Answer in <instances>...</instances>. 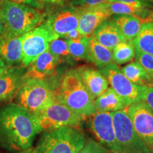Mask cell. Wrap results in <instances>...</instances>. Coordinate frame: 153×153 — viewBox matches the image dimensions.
Here are the masks:
<instances>
[{"label": "cell", "mask_w": 153, "mask_h": 153, "mask_svg": "<svg viewBox=\"0 0 153 153\" xmlns=\"http://www.w3.org/2000/svg\"><path fill=\"white\" fill-rule=\"evenodd\" d=\"M42 131L34 115L10 102L0 106V149L19 153L31 148Z\"/></svg>", "instance_id": "cell-1"}, {"label": "cell", "mask_w": 153, "mask_h": 153, "mask_svg": "<svg viewBox=\"0 0 153 153\" xmlns=\"http://www.w3.org/2000/svg\"><path fill=\"white\" fill-rule=\"evenodd\" d=\"M55 99L65 105L83 119L97 112L94 99L84 85L77 70L70 69L63 74L60 83L55 90Z\"/></svg>", "instance_id": "cell-2"}, {"label": "cell", "mask_w": 153, "mask_h": 153, "mask_svg": "<svg viewBox=\"0 0 153 153\" xmlns=\"http://www.w3.org/2000/svg\"><path fill=\"white\" fill-rule=\"evenodd\" d=\"M1 11L5 23V32L14 36H22L37 27L45 20V14L30 6L1 0Z\"/></svg>", "instance_id": "cell-3"}, {"label": "cell", "mask_w": 153, "mask_h": 153, "mask_svg": "<svg viewBox=\"0 0 153 153\" xmlns=\"http://www.w3.org/2000/svg\"><path fill=\"white\" fill-rule=\"evenodd\" d=\"M86 140L79 128L63 126L44 131L34 150L38 153H78Z\"/></svg>", "instance_id": "cell-4"}, {"label": "cell", "mask_w": 153, "mask_h": 153, "mask_svg": "<svg viewBox=\"0 0 153 153\" xmlns=\"http://www.w3.org/2000/svg\"><path fill=\"white\" fill-rule=\"evenodd\" d=\"M55 99V89L45 80L24 76L13 102L36 116L52 104Z\"/></svg>", "instance_id": "cell-5"}, {"label": "cell", "mask_w": 153, "mask_h": 153, "mask_svg": "<svg viewBox=\"0 0 153 153\" xmlns=\"http://www.w3.org/2000/svg\"><path fill=\"white\" fill-rule=\"evenodd\" d=\"M111 114L118 153H151L135 132L125 110Z\"/></svg>", "instance_id": "cell-6"}, {"label": "cell", "mask_w": 153, "mask_h": 153, "mask_svg": "<svg viewBox=\"0 0 153 153\" xmlns=\"http://www.w3.org/2000/svg\"><path fill=\"white\" fill-rule=\"evenodd\" d=\"M35 116L38 125L42 131H44L56 129L63 126L79 128L80 123L84 120L79 114L56 99Z\"/></svg>", "instance_id": "cell-7"}, {"label": "cell", "mask_w": 153, "mask_h": 153, "mask_svg": "<svg viewBox=\"0 0 153 153\" xmlns=\"http://www.w3.org/2000/svg\"><path fill=\"white\" fill-rule=\"evenodd\" d=\"M57 38L45 23L23 35L22 65L28 68L40 55L48 51L50 43Z\"/></svg>", "instance_id": "cell-8"}, {"label": "cell", "mask_w": 153, "mask_h": 153, "mask_svg": "<svg viewBox=\"0 0 153 153\" xmlns=\"http://www.w3.org/2000/svg\"><path fill=\"white\" fill-rule=\"evenodd\" d=\"M106 78L108 85L125 101L128 106L137 101H143V97L147 87L133 84L122 73L120 69L114 63L99 69Z\"/></svg>", "instance_id": "cell-9"}, {"label": "cell", "mask_w": 153, "mask_h": 153, "mask_svg": "<svg viewBox=\"0 0 153 153\" xmlns=\"http://www.w3.org/2000/svg\"><path fill=\"white\" fill-rule=\"evenodd\" d=\"M125 111L134 129L151 153H153V111L143 101L133 103Z\"/></svg>", "instance_id": "cell-10"}, {"label": "cell", "mask_w": 153, "mask_h": 153, "mask_svg": "<svg viewBox=\"0 0 153 153\" xmlns=\"http://www.w3.org/2000/svg\"><path fill=\"white\" fill-rule=\"evenodd\" d=\"M89 118V126L98 143L111 153H118L111 113L96 112Z\"/></svg>", "instance_id": "cell-11"}, {"label": "cell", "mask_w": 153, "mask_h": 153, "mask_svg": "<svg viewBox=\"0 0 153 153\" xmlns=\"http://www.w3.org/2000/svg\"><path fill=\"white\" fill-rule=\"evenodd\" d=\"M79 7H65L48 16L45 24L58 38H65L68 33L78 27Z\"/></svg>", "instance_id": "cell-12"}, {"label": "cell", "mask_w": 153, "mask_h": 153, "mask_svg": "<svg viewBox=\"0 0 153 153\" xmlns=\"http://www.w3.org/2000/svg\"><path fill=\"white\" fill-rule=\"evenodd\" d=\"M26 70L22 65L11 67L0 74V106L13 101Z\"/></svg>", "instance_id": "cell-13"}, {"label": "cell", "mask_w": 153, "mask_h": 153, "mask_svg": "<svg viewBox=\"0 0 153 153\" xmlns=\"http://www.w3.org/2000/svg\"><path fill=\"white\" fill-rule=\"evenodd\" d=\"M111 16V14L101 5L79 7L77 29L82 36H90L99 25Z\"/></svg>", "instance_id": "cell-14"}, {"label": "cell", "mask_w": 153, "mask_h": 153, "mask_svg": "<svg viewBox=\"0 0 153 153\" xmlns=\"http://www.w3.org/2000/svg\"><path fill=\"white\" fill-rule=\"evenodd\" d=\"M60 62L48 51L40 55L26 70L24 76L45 80L57 74V67Z\"/></svg>", "instance_id": "cell-15"}, {"label": "cell", "mask_w": 153, "mask_h": 153, "mask_svg": "<svg viewBox=\"0 0 153 153\" xmlns=\"http://www.w3.org/2000/svg\"><path fill=\"white\" fill-rule=\"evenodd\" d=\"M0 58L8 68L22 65V36L4 33L0 37Z\"/></svg>", "instance_id": "cell-16"}, {"label": "cell", "mask_w": 153, "mask_h": 153, "mask_svg": "<svg viewBox=\"0 0 153 153\" xmlns=\"http://www.w3.org/2000/svg\"><path fill=\"white\" fill-rule=\"evenodd\" d=\"M76 70L81 76L84 85L94 99L108 88L109 85L106 78L99 70L87 66L79 67Z\"/></svg>", "instance_id": "cell-17"}, {"label": "cell", "mask_w": 153, "mask_h": 153, "mask_svg": "<svg viewBox=\"0 0 153 153\" xmlns=\"http://www.w3.org/2000/svg\"><path fill=\"white\" fill-rule=\"evenodd\" d=\"M92 36L99 43L111 51L118 44L127 41L116 24L109 19L99 25Z\"/></svg>", "instance_id": "cell-18"}, {"label": "cell", "mask_w": 153, "mask_h": 153, "mask_svg": "<svg viewBox=\"0 0 153 153\" xmlns=\"http://www.w3.org/2000/svg\"><path fill=\"white\" fill-rule=\"evenodd\" d=\"M111 20L128 42L133 41L140 32L145 23L148 22L132 15H114Z\"/></svg>", "instance_id": "cell-19"}, {"label": "cell", "mask_w": 153, "mask_h": 153, "mask_svg": "<svg viewBox=\"0 0 153 153\" xmlns=\"http://www.w3.org/2000/svg\"><path fill=\"white\" fill-rule=\"evenodd\" d=\"M97 112L112 113L125 110L128 105L112 88H108L102 94L94 99Z\"/></svg>", "instance_id": "cell-20"}, {"label": "cell", "mask_w": 153, "mask_h": 153, "mask_svg": "<svg viewBox=\"0 0 153 153\" xmlns=\"http://www.w3.org/2000/svg\"><path fill=\"white\" fill-rule=\"evenodd\" d=\"M113 15H132L143 19L145 22H151L153 14L152 10L144 9L128 4L117 2V1H107L100 4Z\"/></svg>", "instance_id": "cell-21"}, {"label": "cell", "mask_w": 153, "mask_h": 153, "mask_svg": "<svg viewBox=\"0 0 153 153\" xmlns=\"http://www.w3.org/2000/svg\"><path fill=\"white\" fill-rule=\"evenodd\" d=\"M89 62L99 69L113 63L112 51L99 43L93 36H89Z\"/></svg>", "instance_id": "cell-22"}, {"label": "cell", "mask_w": 153, "mask_h": 153, "mask_svg": "<svg viewBox=\"0 0 153 153\" xmlns=\"http://www.w3.org/2000/svg\"><path fill=\"white\" fill-rule=\"evenodd\" d=\"M120 70L122 73L135 85L147 87H153V82L149 78L144 69L136 60L127 64L120 69Z\"/></svg>", "instance_id": "cell-23"}, {"label": "cell", "mask_w": 153, "mask_h": 153, "mask_svg": "<svg viewBox=\"0 0 153 153\" xmlns=\"http://www.w3.org/2000/svg\"><path fill=\"white\" fill-rule=\"evenodd\" d=\"M135 48L153 56V24L145 23L137 37L131 42Z\"/></svg>", "instance_id": "cell-24"}, {"label": "cell", "mask_w": 153, "mask_h": 153, "mask_svg": "<svg viewBox=\"0 0 153 153\" xmlns=\"http://www.w3.org/2000/svg\"><path fill=\"white\" fill-rule=\"evenodd\" d=\"M66 41L72 58L89 62V36H82L78 39Z\"/></svg>", "instance_id": "cell-25"}, {"label": "cell", "mask_w": 153, "mask_h": 153, "mask_svg": "<svg viewBox=\"0 0 153 153\" xmlns=\"http://www.w3.org/2000/svg\"><path fill=\"white\" fill-rule=\"evenodd\" d=\"M135 57V48L131 42H122L118 44L112 51L113 62L121 65L132 62Z\"/></svg>", "instance_id": "cell-26"}, {"label": "cell", "mask_w": 153, "mask_h": 153, "mask_svg": "<svg viewBox=\"0 0 153 153\" xmlns=\"http://www.w3.org/2000/svg\"><path fill=\"white\" fill-rule=\"evenodd\" d=\"M48 51L57 57L60 63L68 62L72 63V58L70 51H69L68 42L65 39L57 38L53 40L49 44Z\"/></svg>", "instance_id": "cell-27"}, {"label": "cell", "mask_w": 153, "mask_h": 153, "mask_svg": "<svg viewBox=\"0 0 153 153\" xmlns=\"http://www.w3.org/2000/svg\"><path fill=\"white\" fill-rule=\"evenodd\" d=\"M135 60L140 63L147 75L153 82V56L135 48Z\"/></svg>", "instance_id": "cell-28"}, {"label": "cell", "mask_w": 153, "mask_h": 153, "mask_svg": "<svg viewBox=\"0 0 153 153\" xmlns=\"http://www.w3.org/2000/svg\"><path fill=\"white\" fill-rule=\"evenodd\" d=\"M78 153H111L106 148L94 140L89 138L86 140L83 148Z\"/></svg>", "instance_id": "cell-29"}, {"label": "cell", "mask_w": 153, "mask_h": 153, "mask_svg": "<svg viewBox=\"0 0 153 153\" xmlns=\"http://www.w3.org/2000/svg\"><path fill=\"white\" fill-rule=\"evenodd\" d=\"M109 1H117L139 7V8L152 10L153 2L151 0H109Z\"/></svg>", "instance_id": "cell-30"}, {"label": "cell", "mask_w": 153, "mask_h": 153, "mask_svg": "<svg viewBox=\"0 0 153 153\" xmlns=\"http://www.w3.org/2000/svg\"><path fill=\"white\" fill-rule=\"evenodd\" d=\"M109 1V0H70V6L75 7H95Z\"/></svg>", "instance_id": "cell-31"}, {"label": "cell", "mask_w": 153, "mask_h": 153, "mask_svg": "<svg viewBox=\"0 0 153 153\" xmlns=\"http://www.w3.org/2000/svg\"><path fill=\"white\" fill-rule=\"evenodd\" d=\"M0 1H1V0H0ZM6 1L23 4L30 6V7H33V8L39 9V10H41L43 8V4L39 0H6Z\"/></svg>", "instance_id": "cell-32"}, {"label": "cell", "mask_w": 153, "mask_h": 153, "mask_svg": "<svg viewBox=\"0 0 153 153\" xmlns=\"http://www.w3.org/2000/svg\"><path fill=\"white\" fill-rule=\"evenodd\" d=\"M143 101L153 111V87H146L143 97Z\"/></svg>", "instance_id": "cell-33"}, {"label": "cell", "mask_w": 153, "mask_h": 153, "mask_svg": "<svg viewBox=\"0 0 153 153\" xmlns=\"http://www.w3.org/2000/svg\"><path fill=\"white\" fill-rule=\"evenodd\" d=\"M81 36H82V34L80 33L79 30H78L77 28H76V29L71 30L70 33L67 34L65 37L64 38L66 40H76V39H78V38H79Z\"/></svg>", "instance_id": "cell-34"}, {"label": "cell", "mask_w": 153, "mask_h": 153, "mask_svg": "<svg viewBox=\"0 0 153 153\" xmlns=\"http://www.w3.org/2000/svg\"><path fill=\"white\" fill-rule=\"evenodd\" d=\"M41 2L44 4H47L50 5H55V6H62L65 4L68 0H39Z\"/></svg>", "instance_id": "cell-35"}, {"label": "cell", "mask_w": 153, "mask_h": 153, "mask_svg": "<svg viewBox=\"0 0 153 153\" xmlns=\"http://www.w3.org/2000/svg\"><path fill=\"white\" fill-rule=\"evenodd\" d=\"M5 29H6L5 23H4V21L2 14H1V9H0V37L4 33Z\"/></svg>", "instance_id": "cell-36"}, {"label": "cell", "mask_w": 153, "mask_h": 153, "mask_svg": "<svg viewBox=\"0 0 153 153\" xmlns=\"http://www.w3.org/2000/svg\"><path fill=\"white\" fill-rule=\"evenodd\" d=\"M9 68L6 65V64L3 62V60L0 58V74L4 72Z\"/></svg>", "instance_id": "cell-37"}, {"label": "cell", "mask_w": 153, "mask_h": 153, "mask_svg": "<svg viewBox=\"0 0 153 153\" xmlns=\"http://www.w3.org/2000/svg\"><path fill=\"white\" fill-rule=\"evenodd\" d=\"M19 153H30V148L28 149V150H26L24 151H22V152H19Z\"/></svg>", "instance_id": "cell-38"}, {"label": "cell", "mask_w": 153, "mask_h": 153, "mask_svg": "<svg viewBox=\"0 0 153 153\" xmlns=\"http://www.w3.org/2000/svg\"><path fill=\"white\" fill-rule=\"evenodd\" d=\"M30 153H38V152H36V151L34 150V149H33V150H32V149L30 148Z\"/></svg>", "instance_id": "cell-39"}, {"label": "cell", "mask_w": 153, "mask_h": 153, "mask_svg": "<svg viewBox=\"0 0 153 153\" xmlns=\"http://www.w3.org/2000/svg\"><path fill=\"white\" fill-rule=\"evenodd\" d=\"M151 22H152V23L153 24V14L152 15V18H151Z\"/></svg>", "instance_id": "cell-40"}, {"label": "cell", "mask_w": 153, "mask_h": 153, "mask_svg": "<svg viewBox=\"0 0 153 153\" xmlns=\"http://www.w3.org/2000/svg\"><path fill=\"white\" fill-rule=\"evenodd\" d=\"M151 1H152V2H153V0H151Z\"/></svg>", "instance_id": "cell-41"}]
</instances>
